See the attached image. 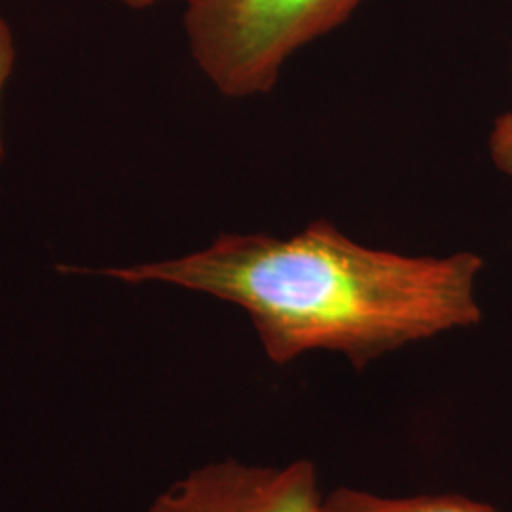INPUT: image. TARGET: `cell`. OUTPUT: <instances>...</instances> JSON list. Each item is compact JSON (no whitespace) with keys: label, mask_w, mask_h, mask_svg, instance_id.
Wrapping results in <instances>:
<instances>
[{"label":"cell","mask_w":512,"mask_h":512,"mask_svg":"<svg viewBox=\"0 0 512 512\" xmlns=\"http://www.w3.org/2000/svg\"><path fill=\"white\" fill-rule=\"evenodd\" d=\"M482 268V256L471 251L408 256L365 247L321 219L291 238L222 234L202 251L101 275L236 304L274 365L334 351L365 370L397 349L478 325Z\"/></svg>","instance_id":"obj_1"},{"label":"cell","mask_w":512,"mask_h":512,"mask_svg":"<svg viewBox=\"0 0 512 512\" xmlns=\"http://www.w3.org/2000/svg\"><path fill=\"white\" fill-rule=\"evenodd\" d=\"M365 0H184L190 54L232 99L272 92L287 59L344 25Z\"/></svg>","instance_id":"obj_2"},{"label":"cell","mask_w":512,"mask_h":512,"mask_svg":"<svg viewBox=\"0 0 512 512\" xmlns=\"http://www.w3.org/2000/svg\"><path fill=\"white\" fill-rule=\"evenodd\" d=\"M321 499L310 459L272 467L226 458L190 471L145 512H319Z\"/></svg>","instance_id":"obj_3"},{"label":"cell","mask_w":512,"mask_h":512,"mask_svg":"<svg viewBox=\"0 0 512 512\" xmlns=\"http://www.w3.org/2000/svg\"><path fill=\"white\" fill-rule=\"evenodd\" d=\"M319 512H501L465 495L425 494L387 497L357 488H338L323 495Z\"/></svg>","instance_id":"obj_4"},{"label":"cell","mask_w":512,"mask_h":512,"mask_svg":"<svg viewBox=\"0 0 512 512\" xmlns=\"http://www.w3.org/2000/svg\"><path fill=\"white\" fill-rule=\"evenodd\" d=\"M488 150L495 167L512 179V110L495 118Z\"/></svg>","instance_id":"obj_5"},{"label":"cell","mask_w":512,"mask_h":512,"mask_svg":"<svg viewBox=\"0 0 512 512\" xmlns=\"http://www.w3.org/2000/svg\"><path fill=\"white\" fill-rule=\"evenodd\" d=\"M16 57H18V50H16L14 31H12L10 23L0 16V105H2L4 90L14 74ZM4 154H6V147H4V133H2V124H0V160L4 158Z\"/></svg>","instance_id":"obj_6"},{"label":"cell","mask_w":512,"mask_h":512,"mask_svg":"<svg viewBox=\"0 0 512 512\" xmlns=\"http://www.w3.org/2000/svg\"><path fill=\"white\" fill-rule=\"evenodd\" d=\"M114 2H120V4H124V6H128V8L141 10V8L154 6V4H158V2H162V0H114Z\"/></svg>","instance_id":"obj_7"}]
</instances>
